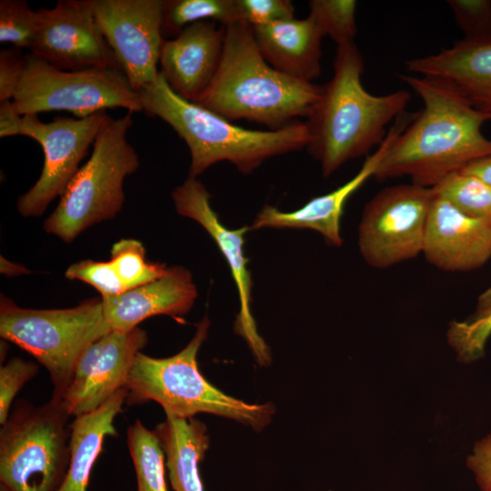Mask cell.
Here are the masks:
<instances>
[{"instance_id":"52a82bcc","label":"cell","mask_w":491,"mask_h":491,"mask_svg":"<svg viewBox=\"0 0 491 491\" xmlns=\"http://www.w3.org/2000/svg\"><path fill=\"white\" fill-rule=\"evenodd\" d=\"M111 331L102 299L64 309H29L3 296L0 336L31 354L49 373L52 397L62 399L77 361L95 340Z\"/></svg>"},{"instance_id":"cb8c5ba5","label":"cell","mask_w":491,"mask_h":491,"mask_svg":"<svg viewBox=\"0 0 491 491\" xmlns=\"http://www.w3.org/2000/svg\"><path fill=\"white\" fill-rule=\"evenodd\" d=\"M491 336V286L477 298L475 311L466 318L453 320L446 330V341L463 364L480 360Z\"/></svg>"},{"instance_id":"8fae6325","label":"cell","mask_w":491,"mask_h":491,"mask_svg":"<svg viewBox=\"0 0 491 491\" xmlns=\"http://www.w3.org/2000/svg\"><path fill=\"white\" fill-rule=\"evenodd\" d=\"M107 117L105 111L85 117L57 116L48 123L40 121L37 115L22 116L20 135L35 140L44 152L38 180L17 201L23 216L42 215L49 204L62 195Z\"/></svg>"},{"instance_id":"e0dca14e","label":"cell","mask_w":491,"mask_h":491,"mask_svg":"<svg viewBox=\"0 0 491 491\" xmlns=\"http://www.w3.org/2000/svg\"><path fill=\"white\" fill-rule=\"evenodd\" d=\"M225 36L224 25L203 21L164 39L159 73L177 95L193 103L201 98L219 68Z\"/></svg>"},{"instance_id":"5b68a950","label":"cell","mask_w":491,"mask_h":491,"mask_svg":"<svg viewBox=\"0 0 491 491\" xmlns=\"http://www.w3.org/2000/svg\"><path fill=\"white\" fill-rule=\"evenodd\" d=\"M210 326L205 316L197 325L190 342L177 354L155 358L138 353L125 388L129 405L158 403L165 416L190 418L199 413L234 419L256 431L272 420L271 403L249 404L232 397L211 385L197 366V353Z\"/></svg>"},{"instance_id":"ab89813d","label":"cell","mask_w":491,"mask_h":491,"mask_svg":"<svg viewBox=\"0 0 491 491\" xmlns=\"http://www.w3.org/2000/svg\"><path fill=\"white\" fill-rule=\"evenodd\" d=\"M0 491H11L6 486L0 483Z\"/></svg>"},{"instance_id":"2e32d148","label":"cell","mask_w":491,"mask_h":491,"mask_svg":"<svg viewBox=\"0 0 491 491\" xmlns=\"http://www.w3.org/2000/svg\"><path fill=\"white\" fill-rule=\"evenodd\" d=\"M422 254L444 271L480 268L491 258V217L468 216L434 194Z\"/></svg>"},{"instance_id":"9c48e42d","label":"cell","mask_w":491,"mask_h":491,"mask_svg":"<svg viewBox=\"0 0 491 491\" xmlns=\"http://www.w3.org/2000/svg\"><path fill=\"white\" fill-rule=\"evenodd\" d=\"M20 115L65 110L85 117L121 107L142 111L139 95L118 67L56 68L32 53L25 56L20 84L12 99Z\"/></svg>"},{"instance_id":"d6a6232c","label":"cell","mask_w":491,"mask_h":491,"mask_svg":"<svg viewBox=\"0 0 491 491\" xmlns=\"http://www.w3.org/2000/svg\"><path fill=\"white\" fill-rule=\"evenodd\" d=\"M38 372L35 363L19 357L0 367V424L4 425L12 410V403L25 383Z\"/></svg>"},{"instance_id":"4dcf8cb0","label":"cell","mask_w":491,"mask_h":491,"mask_svg":"<svg viewBox=\"0 0 491 491\" xmlns=\"http://www.w3.org/2000/svg\"><path fill=\"white\" fill-rule=\"evenodd\" d=\"M65 276L70 280H79L95 287L108 298L125 291L111 261L82 260L68 266Z\"/></svg>"},{"instance_id":"ba28073f","label":"cell","mask_w":491,"mask_h":491,"mask_svg":"<svg viewBox=\"0 0 491 491\" xmlns=\"http://www.w3.org/2000/svg\"><path fill=\"white\" fill-rule=\"evenodd\" d=\"M70 414L62 399H21L0 429V483L11 491H58L70 462Z\"/></svg>"},{"instance_id":"f546056e","label":"cell","mask_w":491,"mask_h":491,"mask_svg":"<svg viewBox=\"0 0 491 491\" xmlns=\"http://www.w3.org/2000/svg\"><path fill=\"white\" fill-rule=\"evenodd\" d=\"M37 11L23 0L0 1V42L30 50L37 28Z\"/></svg>"},{"instance_id":"5bb4252c","label":"cell","mask_w":491,"mask_h":491,"mask_svg":"<svg viewBox=\"0 0 491 491\" xmlns=\"http://www.w3.org/2000/svg\"><path fill=\"white\" fill-rule=\"evenodd\" d=\"M210 198L211 195L202 182L193 176H188L172 192L176 212L202 225L215 242L228 264L239 298V312L235 322V331L246 340L258 364L266 366L271 362V353L259 335L252 315L253 281L244 251L245 235L250 228L225 227L213 210Z\"/></svg>"},{"instance_id":"7402d4cb","label":"cell","mask_w":491,"mask_h":491,"mask_svg":"<svg viewBox=\"0 0 491 491\" xmlns=\"http://www.w3.org/2000/svg\"><path fill=\"white\" fill-rule=\"evenodd\" d=\"M127 396L122 388L97 409L70 424V462L58 491H86L93 466L106 436H115L114 422Z\"/></svg>"},{"instance_id":"f35d334b","label":"cell","mask_w":491,"mask_h":491,"mask_svg":"<svg viewBox=\"0 0 491 491\" xmlns=\"http://www.w3.org/2000/svg\"><path fill=\"white\" fill-rule=\"evenodd\" d=\"M1 273L9 276H17L29 273V271L22 266H18L1 257Z\"/></svg>"},{"instance_id":"ffe728a7","label":"cell","mask_w":491,"mask_h":491,"mask_svg":"<svg viewBox=\"0 0 491 491\" xmlns=\"http://www.w3.org/2000/svg\"><path fill=\"white\" fill-rule=\"evenodd\" d=\"M407 71L441 79L475 109L491 114V37L456 41L439 53L406 62Z\"/></svg>"},{"instance_id":"ac0fdd59","label":"cell","mask_w":491,"mask_h":491,"mask_svg":"<svg viewBox=\"0 0 491 491\" xmlns=\"http://www.w3.org/2000/svg\"><path fill=\"white\" fill-rule=\"evenodd\" d=\"M410 121L406 114L399 115L387 132L383 143L366 157L357 174L336 189L312 198L302 207L284 212L276 206L266 205L257 214L250 230L265 227L272 228H307L321 234L326 241L336 246L343 243L341 236V217L348 198L374 175L386 149L394 137Z\"/></svg>"},{"instance_id":"d4e9b609","label":"cell","mask_w":491,"mask_h":491,"mask_svg":"<svg viewBox=\"0 0 491 491\" xmlns=\"http://www.w3.org/2000/svg\"><path fill=\"white\" fill-rule=\"evenodd\" d=\"M126 442L136 476L137 491H168L165 456L155 430L139 420L127 428Z\"/></svg>"},{"instance_id":"7c38bea8","label":"cell","mask_w":491,"mask_h":491,"mask_svg":"<svg viewBox=\"0 0 491 491\" xmlns=\"http://www.w3.org/2000/svg\"><path fill=\"white\" fill-rule=\"evenodd\" d=\"M164 0H92L100 30L135 92L158 75Z\"/></svg>"},{"instance_id":"f1b7e54d","label":"cell","mask_w":491,"mask_h":491,"mask_svg":"<svg viewBox=\"0 0 491 491\" xmlns=\"http://www.w3.org/2000/svg\"><path fill=\"white\" fill-rule=\"evenodd\" d=\"M356 8L354 0H312L309 15L324 36L331 37L338 45L354 41L357 33Z\"/></svg>"},{"instance_id":"4316f807","label":"cell","mask_w":491,"mask_h":491,"mask_svg":"<svg viewBox=\"0 0 491 491\" xmlns=\"http://www.w3.org/2000/svg\"><path fill=\"white\" fill-rule=\"evenodd\" d=\"M431 189L468 216L491 217V185L474 175L453 172Z\"/></svg>"},{"instance_id":"6da1fadb","label":"cell","mask_w":491,"mask_h":491,"mask_svg":"<svg viewBox=\"0 0 491 491\" xmlns=\"http://www.w3.org/2000/svg\"><path fill=\"white\" fill-rule=\"evenodd\" d=\"M424 103L392 140L374 177L407 175L432 188L449 174L491 155V140L481 131L491 114L475 109L453 86L432 77L402 75Z\"/></svg>"},{"instance_id":"9a60e30c","label":"cell","mask_w":491,"mask_h":491,"mask_svg":"<svg viewBox=\"0 0 491 491\" xmlns=\"http://www.w3.org/2000/svg\"><path fill=\"white\" fill-rule=\"evenodd\" d=\"M146 343L147 335L140 327L111 330L93 342L78 359L62 398L70 416L90 413L125 388L136 356Z\"/></svg>"},{"instance_id":"e575fe53","label":"cell","mask_w":491,"mask_h":491,"mask_svg":"<svg viewBox=\"0 0 491 491\" xmlns=\"http://www.w3.org/2000/svg\"><path fill=\"white\" fill-rule=\"evenodd\" d=\"M25 67V56L18 48L0 52V102L12 101L20 84Z\"/></svg>"},{"instance_id":"8d00e7d4","label":"cell","mask_w":491,"mask_h":491,"mask_svg":"<svg viewBox=\"0 0 491 491\" xmlns=\"http://www.w3.org/2000/svg\"><path fill=\"white\" fill-rule=\"evenodd\" d=\"M22 115L14 108L12 101L0 102V136L20 135Z\"/></svg>"},{"instance_id":"d6986e66","label":"cell","mask_w":491,"mask_h":491,"mask_svg":"<svg viewBox=\"0 0 491 491\" xmlns=\"http://www.w3.org/2000/svg\"><path fill=\"white\" fill-rule=\"evenodd\" d=\"M197 289L191 273L183 266H168L163 276L122 294L101 298L111 330L128 332L148 317H180L194 306Z\"/></svg>"},{"instance_id":"484cf974","label":"cell","mask_w":491,"mask_h":491,"mask_svg":"<svg viewBox=\"0 0 491 491\" xmlns=\"http://www.w3.org/2000/svg\"><path fill=\"white\" fill-rule=\"evenodd\" d=\"M203 21L224 26L238 23L235 0H164L163 36L174 38L189 25Z\"/></svg>"},{"instance_id":"8992f818","label":"cell","mask_w":491,"mask_h":491,"mask_svg":"<svg viewBox=\"0 0 491 491\" xmlns=\"http://www.w3.org/2000/svg\"><path fill=\"white\" fill-rule=\"evenodd\" d=\"M131 112L108 115L93 145L89 159L79 168L45 219L44 230L71 243L91 225L115 217L125 202L126 176L139 166V157L127 140Z\"/></svg>"},{"instance_id":"30bf717a","label":"cell","mask_w":491,"mask_h":491,"mask_svg":"<svg viewBox=\"0 0 491 491\" xmlns=\"http://www.w3.org/2000/svg\"><path fill=\"white\" fill-rule=\"evenodd\" d=\"M431 188L400 184L383 188L364 207L358 247L366 263L386 269L422 254Z\"/></svg>"},{"instance_id":"836d02e7","label":"cell","mask_w":491,"mask_h":491,"mask_svg":"<svg viewBox=\"0 0 491 491\" xmlns=\"http://www.w3.org/2000/svg\"><path fill=\"white\" fill-rule=\"evenodd\" d=\"M238 23L253 28L294 17L295 8L289 0H235Z\"/></svg>"},{"instance_id":"44dd1931","label":"cell","mask_w":491,"mask_h":491,"mask_svg":"<svg viewBox=\"0 0 491 491\" xmlns=\"http://www.w3.org/2000/svg\"><path fill=\"white\" fill-rule=\"evenodd\" d=\"M253 29L259 51L274 68L306 82L320 76L324 35L311 15L303 19L294 16Z\"/></svg>"},{"instance_id":"4fadbf2b","label":"cell","mask_w":491,"mask_h":491,"mask_svg":"<svg viewBox=\"0 0 491 491\" xmlns=\"http://www.w3.org/2000/svg\"><path fill=\"white\" fill-rule=\"evenodd\" d=\"M30 53L62 70L118 67L97 24L92 0H61L37 10Z\"/></svg>"},{"instance_id":"d590c367","label":"cell","mask_w":491,"mask_h":491,"mask_svg":"<svg viewBox=\"0 0 491 491\" xmlns=\"http://www.w3.org/2000/svg\"><path fill=\"white\" fill-rule=\"evenodd\" d=\"M466 466L482 491H491V433L475 443Z\"/></svg>"},{"instance_id":"83f0119b","label":"cell","mask_w":491,"mask_h":491,"mask_svg":"<svg viewBox=\"0 0 491 491\" xmlns=\"http://www.w3.org/2000/svg\"><path fill=\"white\" fill-rule=\"evenodd\" d=\"M110 261L125 290L154 281L167 268L163 264L147 261L143 244L131 238L113 245Z\"/></svg>"},{"instance_id":"277c9868","label":"cell","mask_w":491,"mask_h":491,"mask_svg":"<svg viewBox=\"0 0 491 491\" xmlns=\"http://www.w3.org/2000/svg\"><path fill=\"white\" fill-rule=\"evenodd\" d=\"M142 111L167 123L187 145L189 176L196 177L214 164L228 161L249 174L266 159L307 147L311 135L306 122L277 130H252L177 95L159 73L138 92Z\"/></svg>"},{"instance_id":"603a6c76","label":"cell","mask_w":491,"mask_h":491,"mask_svg":"<svg viewBox=\"0 0 491 491\" xmlns=\"http://www.w3.org/2000/svg\"><path fill=\"white\" fill-rule=\"evenodd\" d=\"M155 432L165 453L174 491H204L199 465L209 447L205 424L194 417L165 416Z\"/></svg>"},{"instance_id":"3957f363","label":"cell","mask_w":491,"mask_h":491,"mask_svg":"<svg viewBox=\"0 0 491 491\" xmlns=\"http://www.w3.org/2000/svg\"><path fill=\"white\" fill-rule=\"evenodd\" d=\"M219 68L195 103L233 122L245 119L277 130L307 116L320 99L323 85L286 75L270 65L245 23L225 26Z\"/></svg>"},{"instance_id":"1f68e13d","label":"cell","mask_w":491,"mask_h":491,"mask_svg":"<svg viewBox=\"0 0 491 491\" xmlns=\"http://www.w3.org/2000/svg\"><path fill=\"white\" fill-rule=\"evenodd\" d=\"M457 26L465 34L464 38L491 37L490 0H448Z\"/></svg>"},{"instance_id":"7a4b0ae2","label":"cell","mask_w":491,"mask_h":491,"mask_svg":"<svg viewBox=\"0 0 491 491\" xmlns=\"http://www.w3.org/2000/svg\"><path fill=\"white\" fill-rule=\"evenodd\" d=\"M333 66V76L323 85L306 122L311 135L307 149L325 177L378 147L387 125L404 113L411 99L406 90L374 95L364 88V60L355 41L337 45Z\"/></svg>"},{"instance_id":"74e56055","label":"cell","mask_w":491,"mask_h":491,"mask_svg":"<svg viewBox=\"0 0 491 491\" xmlns=\"http://www.w3.org/2000/svg\"><path fill=\"white\" fill-rule=\"evenodd\" d=\"M461 171L474 175L491 185V155L470 163Z\"/></svg>"}]
</instances>
